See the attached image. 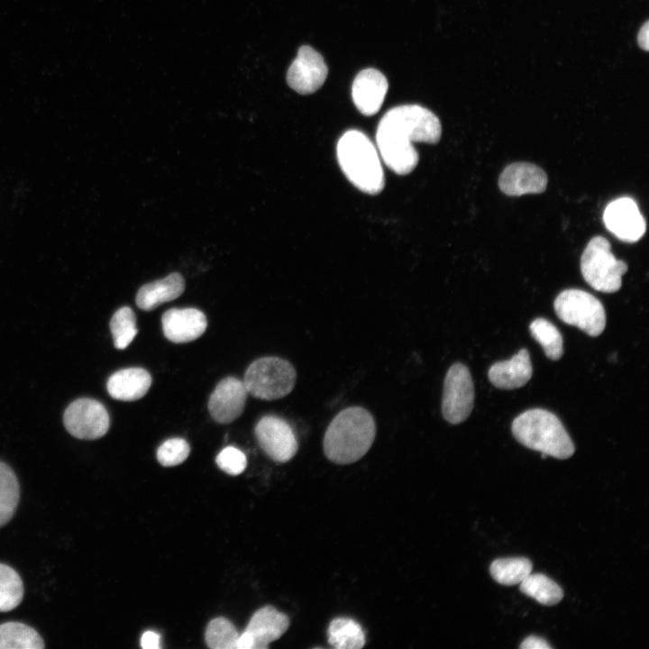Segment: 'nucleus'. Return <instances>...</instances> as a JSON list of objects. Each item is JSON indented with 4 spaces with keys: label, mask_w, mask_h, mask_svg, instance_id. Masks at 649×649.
<instances>
[{
    "label": "nucleus",
    "mask_w": 649,
    "mask_h": 649,
    "mask_svg": "<svg viewBox=\"0 0 649 649\" xmlns=\"http://www.w3.org/2000/svg\"><path fill=\"white\" fill-rule=\"evenodd\" d=\"M442 135L438 117L419 105H402L388 110L376 132V147L385 165L398 175H407L418 163L413 142L436 143Z\"/></svg>",
    "instance_id": "nucleus-1"
},
{
    "label": "nucleus",
    "mask_w": 649,
    "mask_h": 649,
    "mask_svg": "<svg viewBox=\"0 0 649 649\" xmlns=\"http://www.w3.org/2000/svg\"><path fill=\"white\" fill-rule=\"evenodd\" d=\"M376 422L372 414L360 406L341 410L328 425L324 439L325 457L339 465L361 459L376 437Z\"/></svg>",
    "instance_id": "nucleus-2"
},
{
    "label": "nucleus",
    "mask_w": 649,
    "mask_h": 649,
    "mask_svg": "<svg viewBox=\"0 0 649 649\" xmlns=\"http://www.w3.org/2000/svg\"><path fill=\"white\" fill-rule=\"evenodd\" d=\"M336 155L343 172L358 189L370 195L382 191L385 178L381 158L364 133L345 132L337 142Z\"/></svg>",
    "instance_id": "nucleus-3"
},
{
    "label": "nucleus",
    "mask_w": 649,
    "mask_h": 649,
    "mask_svg": "<svg viewBox=\"0 0 649 649\" xmlns=\"http://www.w3.org/2000/svg\"><path fill=\"white\" fill-rule=\"evenodd\" d=\"M511 430L521 444L547 456L568 459L574 453L575 446L566 429L550 411L526 410L514 419Z\"/></svg>",
    "instance_id": "nucleus-4"
},
{
    "label": "nucleus",
    "mask_w": 649,
    "mask_h": 649,
    "mask_svg": "<svg viewBox=\"0 0 649 649\" xmlns=\"http://www.w3.org/2000/svg\"><path fill=\"white\" fill-rule=\"evenodd\" d=\"M297 381L295 367L287 360L262 357L247 368L243 383L247 392L263 400H276L288 395Z\"/></svg>",
    "instance_id": "nucleus-5"
},
{
    "label": "nucleus",
    "mask_w": 649,
    "mask_h": 649,
    "mask_svg": "<svg viewBox=\"0 0 649 649\" xmlns=\"http://www.w3.org/2000/svg\"><path fill=\"white\" fill-rule=\"evenodd\" d=\"M627 269L625 261L615 258L609 242L602 236L593 237L580 258V270L586 282L605 293L619 290Z\"/></svg>",
    "instance_id": "nucleus-6"
},
{
    "label": "nucleus",
    "mask_w": 649,
    "mask_h": 649,
    "mask_svg": "<svg viewBox=\"0 0 649 649\" xmlns=\"http://www.w3.org/2000/svg\"><path fill=\"white\" fill-rule=\"evenodd\" d=\"M554 311L564 323L590 336H599L606 326L603 305L593 295L580 289H565L554 300Z\"/></svg>",
    "instance_id": "nucleus-7"
},
{
    "label": "nucleus",
    "mask_w": 649,
    "mask_h": 649,
    "mask_svg": "<svg viewBox=\"0 0 649 649\" xmlns=\"http://www.w3.org/2000/svg\"><path fill=\"white\" fill-rule=\"evenodd\" d=\"M474 395L467 366L460 362L452 364L443 381L441 409L444 420L452 425L464 422L473 409Z\"/></svg>",
    "instance_id": "nucleus-8"
},
{
    "label": "nucleus",
    "mask_w": 649,
    "mask_h": 649,
    "mask_svg": "<svg viewBox=\"0 0 649 649\" xmlns=\"http://www.w3.org/2000/svg\"><path fill=\"white\" fill-rule=\"evenodd\" d=\"M63 422L68 432L79 439L94 440L106 434L110 425L105 406L92 398H78L65 410Z\"/></svg>",
    "instance_id": "nucleus-9"
},
{
    "label": "nucleus",
    "mask_w": 649,
    "mask_h": 649,
    "mask_svg": "<svg viewBox=\"0 0 649 649\" xmlns=\"http://www.w3.org/2000/svg\"><path fill=\"white\" fill-rule=\"evenodd\" d=\"M254 433L260 447L277 462H288L297 452L298 443L292 427L278 416H262Z\"/></svg>",
    "instance_id": "nucleus-10"
},
{
    "label": "nucleus",
    "mask_w": 649,
    "mask_h": 649,
    "mask_svg": "<svg viewBox=\"0 0 649 649\" xmlns=\"http://www.w3.org/2000/svg\"><path fill=\"white\" fill-rule=\"evenodd\" d=\"M289 618L272 606L258 609L240 634L237 649H265L288 628Z\"/></svg>",
    "instance_id": "nucleus-11"
},
{
    "label": "nucleus",
    "mask_w": 649,
    "mask_h": 649,
    "mask_svg": "<svg viewBox=\"0 0 649 649\" xmlns=\"http://www.w3.org/2000/svg\"><path fill=\"white\" fill-rule=\"evenodd\" d=\"M327 75L328 68L322 55L312 47L304 45L299 48L288 70L287 82L293 90L307 95L318 90Z\"/></svg>",
    "instance_id": "nucleus-12"
},
{
    "label": "nucleus",
    "mask_w": 649,
    "mask_h": 649,
    "mask_svg": "<svg viewBox=\"0 0 649 649\" xmlns=\"http://www.w3.org/2000/svg\"><path fill=\"white\" fill-rule=\"evenodd\" d=\"M603 220L608 230L623 242H637L645 233V220L630 197H621L609 203L604 211Z\"/></svg>",
    "instance_id": "nucleus-13"
},
{
    "label": "nucleus",
    "mask_w": 649,
    "mask_h": 649,
    "mask_svg": "<svg viewBox=\"0 0 649 649\" xmlns=\"http://www.w3.org/2000/svg\"><path fill=\"white\" fill-rule=\"evenodd\" d=\"M247 395L243 381L234 377L223 379L208 400V410L212 418L220 424L234 421L243 412Z\"/></svg>",
    "instance_id": "nucleus-14"
},
{
    "label": "nucleus",
    "mask_w": 649,
    "mask_h": 649,
    "mask_svg": "<svg viewBox=\"0 0 649 649\" xmlns=\"http://www.w3.org/2000/svg\"><path fill=\"white\" fill-rule=\"evenodd\" d=\"M546 186V173L529 162L512 163L503 169L498 178L499 189L511 197L543 193Z\"/></svg>",
    "instance_id": "nucleus-15"
},
{
    "label": "nucleus",
    "mask_w": 649,
    "mask_h": 649,
    "mask_svg": "<svg viewBox=\"0 0 649 649\" xmlns=\"http://www.w3.org/2000/svg\"><path fill=\"white\" fill-rule=\"evenodd\" d=\"M388 84L378 69L370 68L360 71L352 87V96L356 108L364 115L371 116L380 109Z\"/></svg>",
    "instance_id": "nucleus-16"
},
{
    "label": "nucleus",
    "mask_w": 649,
    "mask_h": 649,
    "mask_svg": "<svg viewBox=\"0 0 649 649\" xmlns=\"http://www.w3.org/2000/svg\"><path fill=\"white\" fill-rule=\"evenodd\" d=\"M165 337L176 343L192 342L206 331L207 321L205 314L193 307L171 308L161 316Z\"/></svg>",
    "instance_id": "nucleus-17"
},
{
    "label": "nucleus",
    "mask_w": 649,
    "mask_h": 649,
    "mask_svg": "<svg viewBox=\"0 0 649 649\" xmlns=\"http://www.w3.org/2000/svg\"><path fill=\"white\" fill-rule=\"evenodd\" d=\"M533 368L526 349H521L511 359L494 363L489 370V379L501 389H514L526 385L531 379Z\"/></svg>",
    "instance_id": "nucleus-18"
},
{
    "label": "nucleus",
    "mask_w": 649,
    "mask_h": 649,
    "mask_svg": "<svg viewBox=\"0 0 649 649\" xmlns=\"http://www.w3.org/2000/svg\"><path fill=\"white\" fill-rule=\"evenodd\" d=\"M151 374L142 368H126L110 376L107 380L109 395L117 400L134 401L142 398L151 385Z\"/></svg>",
    "instance_id": "nucleus-19"
},
{
    "label": "nucleus",
    "mask_w": 649,
    "mask_h": 649,
    "mask_svg": "<svg viewBox=\"0 0 649 649\" xmlns=\"http://www.w3.org/2000/svg\"><path fill=\"white\" fill-rule=\"evenodd\" d=\"M185 289V280L179 273L147 283L140 288L136 295V305L139 308L151 311L162 303L178 298Z\"/></svg>",
    "instance_id": "nucleus-20"
},
{
    "label": "nucleus",
    "mask_w": 649,
    "mask_h": 649,
    "mask_svg": "<svg viewBox=\"0 0 649 649\" xmlns=\"http://www.w3.org/2000/svg\"><path fill=\"white\" fill-rule=\"evenodd\" d=\"M327 638L329 644L336 649H360L365 644V634L361 625L346 617L331 620Z\"/></svg>",
    "instance_id": "nucleus-21"
},
{
    "label": "nucleus",
    "mask_w": 649,
    "mask_h": 649,
    "mask_svg": "<svg viewBox=\"0 0 649 649\" xmlns=\"http://www.w3.org/2000/svg\"><path fill=\"white\" fill-rule=\"evenodd\" d=\"M44 642L38 632L21 622L0 625V649H42Z\"/></svg>",
    "instance_id": "nucleus-22"
},
{
    "label": "nucleus",
    "mask_w": 649,
    "mask_h": 649,
    "mask_svg": "<svg viewBox=\"0 0 649 649\" xmlns=\"http://www.w3.org/2000/svg\"><path fill=\"white\" fill-rule=\"evenodd\" d=\"M519 589L522 593L545 606L555 605L563 598L562 589L543 573H530L519 583Z\"/></svg>",
    "instance_id": "nucleus-23"
},
{
    "label": "nucleus",
    "mask_w": 649,
    "mask_h": 649,
    "mask_svg": "<svg viewBox=\"0 0 649 649\" xmlns=\"http://www.w3.org/2000/svg\"><path fill=\"white\" fill-rule=\"evenodd\" d=\"M20 499V486L14 471L0 462V527L14 516Z\"/></svg>",
    "instance_id": "nucleus-24"
},
{
    "label": "nucleus",
    "mask_w": 649,
    "mask_h": 649,
    "mask_svg": "<svg viewBox=\"0 0 649 649\" xmlns=\"http://www.w3.org/2000/svg\"><path fill=\"white\" fill-rule=\"evenodd\" d=\"M533 564L525 557L500 558L489 566L492 578L499 584L512 586L519 584L532 572Z\"/></svg>",
    "instance_id": "nucleus-25"
},
{
    "label": "nucleus",
    "mask_w": 649,
    "mask_h": 649,
    "mask_svg": "<svg viewBox=\"0 0 649 649\" xmlns=\"http://www.w3.org/2000/svg\"><path fill=\"white\" fill-rule=\"evenodd\" d=\"M534 339L542 346L547 358L557 361L563 353V341L559 330L544 318L535 319L529 326Z\"/></svg>",
    "instance_id": "nucleus-26"
},
{
    "label": "nucleus",
    "mask_w": 649,
    "mask_h": 649,
    "mask_svg": "<svg viewBox=\"0 0 649 649\" xmlns=\"http://www.w3.org/2000/svg\"><path fill=\"white\" fill-rule=\"evenodd\" d=\"M23 584L19 573L0 563V612L14 609L23 600Z\"/></svg>",
    "instance_id": "nucleus-27"
},
{
    "label": "nucleus",
    "mask_w": 649,
    "mask_h": 649,
    "mask_svg": "<svg viewBox=\"0 0 649 649\" xmlns=\"http://www.w3.org/2000/svg\"><path fill=\"white\" fill-rule=\"evenodd\" d=\"M239 635L232 622L219 617L208 623L205 640L206 645L212 649H237Z\"/></svg>",
    "instance_id": "nucleus-28"
},
{
    "label": "nucleus",
    "mask_w": 649,
    "mask_h": 649,
    "mask_svg": "<svg viewBox=\"0 0 649 649\" xmlns=\"http://www.w3.org/2000/svg\"><path fill=\"white\" fill-rule=\"evenodd\" d=\"M110 330L114 347L119 350L125 349L138 333L135 314L132 308H119L111 318Z\"/></svg>",
    "instance_id": "nucleus-29"
},
{
    "label": "nucleus",
    "mask_w": 649,
    "mask_h": 649,
    "mask_svg": "<svg viewBox=\"0 0 649 649\" xmlns=\"http://www.w3.org/2000/svg\"><path fill=\"white\" fill-rule=\"evenodd\" d=\"M190 447L182 438H170L163 442L157 450L159 462L166 467L182 463L187 457Z\"/></svg>",
    "instance_id": "nucleus-30"
},
{
    "label": "nucleus",
    "mask_w": 649,
    "mask_h": 649,
    "mask_svg": "<svg viewBox=\"0 0 649 649\" xmlns=\"http://www.w3.org/2000/svg\"><path fill=\"white\" fill-rule=\"evenodd\" d=\"M216 464L218 467L230 475L242 473L247 465L245 454L233 446H227L217 455Z\"/></svg>",
    "instance_id": "nucleus-31"
},
{
    "label": "nucleus",
    "mask_w": 649,
    "mask_h": 649,
    "mask_svg": "<svg viewBox=\"0 0 649 649\" xmlns=\"http://www.w3.org/2000/svg\"><path fill=\"white\" fill-rule=\"evenodd\" d=\"M522 649H551V645L542 637L529 635L520 644Z\"/></svg>",
    "instance_id": "nucleus-32"
},
{
    "label": "nucleus",
    "mask_w": 649,
    "mask_h": 649,
    "mask_svg": "<svg viewBox=\"0 0 649 649\" xmlns=\"http://www.w3.org/2000/svg\"><path fill=\"white\" fill-rule=\"evenodd\" d=\"M141 646L144 649L160 648V635L153 631H146L141 638Z\"/></svg>",
    "instance_id": "nucleus-33"
},
{
    "label": "nucleus",
    "mask_w": 649,
    "mask_h": 649,
    "mask_svg": "<svg viewBox=\"0 0 649 649\" xmlns=\"http://www.w3.org/2000/svg\"><path fill=\"white\" fill-rule=\"evenodd\" d=\"M649 23L646 21L644 25L641 27L638 35H637V42L639 46L644 49V50H648V45H649Z\"/></svg>",
    "instance_id": "nucleus-34"
}]
</instances>
